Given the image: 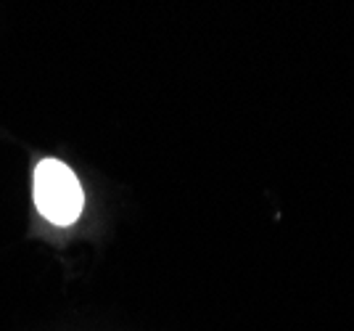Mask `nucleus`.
I'll return each mask as SVG.
<instances>
[{
	"mask_svg": "<svg viewBox=\"0 0 354 331\" xmlns=\"http://www.w3.org/2000/svg\"><path fill=\"white\" fill-rule=\"evenodd\" d=\"M35 204L56 226L77 223L85 207V191L72 167L59 159H43L35 170Z\"/></svg>",
	"mask_w": 354,
	"mask_h": 331,
	"instance_id": "f257e3e1",
	"label": "nucleus"
}]
</instances>
